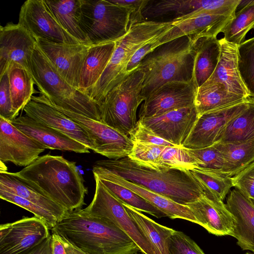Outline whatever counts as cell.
Returning <instances> with one entry per match:
<instances>
[{"label": "cell", "instance_id": "cell-1", "mask_svg": "<svg viewBox=\"0 0 254 254\" xmlns=\"http://www.w3.org/2000/svg\"><path fill=\"white\" fill-rule=\"evenodd\" d=\"M12 174L68 211L85 204L88 189L75 162L62 156L45 154Z\"/></svg>", "mask_w": 254, "mask_h": 254}, {"label": "cell", "instance_id": "cell-2", "mask_svg": "<svg viewBox=\"0 0 254 254\" xmlns=\"http://www.w3.org/2000/svg\"><path fill=\"white\" fill-rule=\"evenodd\" d=\"M94 164L181 204L186 205L205 195L204 188L190 170H157L143 167L128 157L104 159Z\"/></svg>", "mask_w": 254, "mask_h": 254}, {"label": "cell", "instance_id": "cell-3", "mask_svg": "<svg viewBox=\"0 0 254 254\" xmlns=\"http://www.w3.org/2000/svg\"><path fill=\"white\" fill-rule=\"evenodd\" d=\"M54 229L89 254H130L141 252L121 229L89 215L84 209L69 211Z\"/></svg>", "mask_w": 254, "mask_h": 254}, {"label": "cell", "instance_id": "cell-4", "mask_svg": "<svg viewBox=\"0 0 254 254\" xmlns=\"http://www.w3.org/2000/svg\"><path fill=\"white\" fill-rule=\"evenodd\" d=\"M194 58L192 40L188 36L161 44L147 54L138 65L144 73V100L168 82L194 80Z\"/></svg>", "mask_w": 254, "mask_h": 254}, {"label": "cell", "instance_id": "cell-5", "mask_svg": "<svg viewBox=\"0 0 254 254\" xmlns=\"http://www.w3.org/2000/svg\"><path fill=\"white\" fill-rule=\"evenodd\" d=\"M29 71L41 94L35 96L37 99L101 122L98 104L89 95L71 86L37 44L31 57Z\"/></svg>", "mask_w": 254, "mask_h": 254}, {"label": "cell", "instance_id": "cell-6", "mask_svg": "<svg viewBox=\"0 0 254 254\" xmlns=\"http://www.w3.org/2000/svg\"><path fill=\"white\" fill-rule=\"evenodd\" d=\"M173 22L143 21L129 25L127 33L116 41L110 60L89 96L99 105L108 93L127 74V66L137 50L160 37L172 26Z\"/></svg>", "mask_w": 254, "mask_h": 254}, {"label": "cell", "instance_id": "cell-7", "mask_svg": "<svg viewBox=\"0 0 254 254\" xmlns=\"http://www.w3.org/2000/svg\"><path fill=\"white\" fill-rule=\"evenodd\" d=\"M143 81L139 67L128 73L99 105L101 121L129 135L137 124V108L144 101L141 95Z\"/></svg>", "mask_w": 254, "mask_h": 254}, {"label": "cell", "instance_id": "cell-8", "mask_svg": "<svg viewBox=\"0 0 254 254\" xmlns=\"http://www.w3.org/2000/svg\"><path fill=\"white\" fill-rule=\"evenodd\" d=\"M130 14L110 0H81V24L91 45L116 41L127 32Z\"/></svg>", "mask_w": 254, "mask_h": 254}, {"label": "cell", "instance_id": "cell-9", "mask_svg": "<svg viewBox=\"0 0 254 254\" xmlns=\"http://www.w3.org/2000/svg\"><path fill=\"white\" fill-rule=\"evenodd\" d=\"M95 191L84 210L89 215L110 223L121 229L144 254H157L127 213L122 203L94 175Z\"/></svg>", "mask_w": 254, "mask_h": 254}, {"label": "cell", "instance_id": "cell-10", "mask_svg": "<svg viewBox=\"0 0 254 254\" xmlns=\"http://www.w3.org/2000/svg\"><path fill=\"white\" fill-rule=\"evenodd\" d=\"M31 100L47 104L58 110L77 124L87 134L93 146V151L109 159H120L131 152L133 142L128 136L102 122L53 106L33 96Z\"/></svg>", "mask_w": 254, "mask_h": 254}, {"label": "cell", "instance_id": "cell-11", "mask_svg": "<svg viewBox=\"0 0 254 254\" xmlns=\"http://www.w3.org/2000/svg\"><path fill=\"white\" fill-rule=\"evenodd\" d=\"M18 24L35 39L63 44H81L56 21L44 0H27L21 6Z\"/></svg>", "mask_w": 254, "mask_h": 254}, {"label": "cell", "instance_id": "cell-12", "mask_svg": "<svg viewBox=\"0 0 254 254\" xmlns=\"http://www.w3.org/2000/svg\"><path fill=\"white\" fill-rule=\"evenodd\" d=\"M50 235L45 223L35 216L1 224L0 254H26Z\"/></svg>", "mask_w": 254, "mask_h": 254}, {"label": "cell", "instance_id": "cell-13", "mask_svg": "<svg viewBox=\"0 0 254 254\" xmlns=\"http://www.w3.org/2000/svg\"><path fill=\"white\" fill-rule=\"evenodd\" d=\"M197 88L194 79L190 82L172 81L162 85L144 101L139 119L194 105Z\"/></svg>", "mask_w": 254, "mask_h": 254}, {"label": "cell", "instance_id": "cell-14", "mask_svg": "<svg viewBox=\"0 0 254 254\" xmlns=\"http://www.w3.org/2000/svg\"><path fill=\"white\" fill-rule=\"evenodd\" d=\"M48 148L0 116V161L26 167Z\"/></svg>", "mask_w": 254, "mask_h": 254}, {"label": "cell", "instance_id": "cell-15", "mask_svg": "<svg viewBox=\"0 0 254 254\" xmlns=\"http://www.w3.org/2000/svg\"><path fill=\"white\" fill-rule=\"evenodd\" d=\"M249 97L242 103L208 112L199 116L182 147L191 149H201L217 143L227 124L247 108Z\"/></svg>", "mask_w": 254, "mask_h": 254}, {"label": "cell", "instance_id": "cell-16", "mask_svg": "<svg viewBox=\"0 0 254 254\" xmlns=\"http://www.w3.org/2000/svg\"><path fill=\"white\" fill-rule=\"evenodd\" d=\"M234 16L215 15L204 10L196 11L173 21L172 26L154 39L153 43L156 48L184 36H188L192 39L216 37Z\"/></svg>", "mask_w": 254, "mask_h": 254}, {"label": "cell", "instance_id": "cell-17", "mask_svg": "<svg viewBox=\"0 0 254 254\" xmlns=\"http://www.w3.org/2000/svg\"><path fill=\"white\" fill-rule=\"evenodd\" d=\"M36 40L59 73L71 86L78 90L81 70L91 45L58 43L42 39Z\"/></svg>", "mask_w": 254, "mask_h": 254}, {"label": "cell", "instance_id": "cell-18", "mask_svg": "<svg viewBox=\"0 0 254 254\" xmlns=\"http://www.w3.org/2000/svg\"><path fill=\"white\" fill-rule=\"evenodd\" d=\"M198 118L195 105L138 120L161 138L182 146Z\"/></svg>", "mask_w": 254, "mask_h": 254}, {"label": "cell", "instance_id": "cell-19", "mask_svg": "<svg viewBox=\"0 0 254 254\" xmlns=\"http://www.w3.org/2000/svg\"><path fill=\"white\" fill-rule=\"evenodd\" d=\"M36 40L24 28L12 22L0 27V76L12 64L29 71V63Z\"/></svg>", "mask_w": 254, "mask_h": 254}, {"label": "cell", "instance_id": "cell-20", "mask_svg": "<svg viewBox=\"0 0 254 254\" xmlns=\"http://www.w3.org/2000/svg\"><path fill=\"white\" fill-rule=\"evenodd\" d=\"M197 224L217 236L233 237L236 220L223 201L212 200L204 195L188 203Z\"/></svg>", "mask_w": 254, "mask_h": 254}, {"label": "cell", "instance_id": "cell-21", "mask_svg": "<svg viewBox=\"0 0 254 254\" xmlns=\"http://www.w3.org/2000/svg\"><path fill=\"white\" fill-rule=\"evenodd\" d=\"M93 175L104 178L123 187L138 194L171 219H182L197 224V221L188 206L178 203L159 193L140 185L125 179L107 169L94 164Z\"/></svg>", "mask_w": 254, "mask_h": 254}, {"label": "cell", "instance_id": "cell-22", "mask_svg": "<svg viewBox=\"0 0 254 254\" xmlns=\"http://www.w3.org/2000/svg\"><path fill=\"white\" fill-rule=\"evenodd\" d=\"M10 122L20 131L46 146L48 149L78 153L90 152V149L84 144L26 115L17 117Z\"/></svg>", "mask_w": 254, "mask_h": 254}, {"label": "cell", "instance_id": "cell-23", "mask_svg": "<svg viewBox=\"0 0 254 254\" xmlns=\"http://www.w3.org/2000/svg\"><path fill=\"white\" fill-rule=\"evenodd\" d=\"M25 115L52 127L93 150L92 143L85 131L61 112L45 103L33 100L25 106Z\"/></svg>", "mask_w": 254, "mask_h": 254}, {"label": "cell", "instance_id": "cell-24", "mask_svg": "<svg viewBox=\"0 0 254 254\" xmlns=\"http://www.w3.org/2000/svg\"><path fill=\"white\" fill-rule=\"evenodd\" d=\"M226 205L236 220L233 237L242 250L254 253V204L238 190H230Z\"/></svg>", "mask_w": 254, "mask_h": 254}, {"label": "cell", "instance_id": "cell-25", "mask_svg": "<svg viewBox=\"0 0 254 254\" xmlns=\"http://www.w3.org/2000/svg\"><path fill=\"white\" fill-rule=\"evenodd\" d=\"M221 54L218 64L207 82H218L224 84L231 93L246 98L250 97L240 75L238 66V45L219 39Z\"/></svg>", "mask_w": 254, "mask_h": 254}, {"label": "cell", "instance_id": "cell-26", "mask_svg": "<svg viewBox=\"0 0 254 254\" xmlns=\"http://www.w3.org/2000/svg\"><path fill=\"white\" fill-rule=\"evenodd\" d=\"M208 0H148L142 10L144 21L158 22L175 21L196 11L205 10Z\"/></svg>", "mask_w": 254, "mask_h": 254}, {"label": "cell", "instance_id": "cell-27", "mask_svg": "<svg viewBox=\"0 0 254 254\" xmlns=\"http://www.w3.org/2000/svg\"><path fill=\"white\" fill-rule=\"evenodd\" d=\"M116 47V41L91 45L81 70L78 90L89 95L106 68Z\"/></svg>", "mask_w": 254, "mask_h": 254}, {"label": "cell", "instance_id": "cell-28", "mask_svg": "<svg viewBox=\"0 0 254 254\" xmlns=\"http://www.w3.org/2000/svg\"><path fill=\"white\" fill-rule=\"evenodd\" d=\"M192 40L195 52L194 79L198 88L214 72L220 59L221 45L216 37H203Z\"/></svg>", "mask_w": 254, "mask_h": 254}, {"label": "cell", "instance_id": "cell-29", "mask_svg": "<svg viewBox=\"0 0 254 254\" xmlns=\"http://www.w3.org/2000/svg\"><path fill=\"white\" fill-rule=\"evenodd\" d=\"M248 98L230 92L220 82L206 81L197 88L194 105L199 117L208 112L242 103Z\"/></svg>", "mask_w": 254, "mask_h": 254}, {"label": "cell", "instance_id": "cell-30", "mask_svg": "<svg viewBox=\"0 0 254 254\" xmlns=\"http://www.w3.org/2000/svg\"><path fill=\"white\" fill-rule=\"evenodd\" d=\"M44 1L56 21L69 35L81 44H90L81 27V0Z\"/></svg>", "mask_w": 254, "mask_h": 254}, {"label": "cell", "instance_id": "cell-31", "mask_svg": "<svg viewBox=\"0 0 254 254\" xmlns=\"http://www.w3.org/2000/svg\"><path fill=\"white\" fill-rule=\"evenodd\" d=\"M122 204L133 223L157 254H171V238L175 230L158 224L126 204Z\"/></svg>", "mask_w": 254, "mask_h": 254}, {"label": "cell", "instance_id": "cell-32", "mask_svg": "<svg viewBox=\"0 0 254 254\" xmlns=\"http://www.w3.org/2000/svg\"><path fill=\"white\" fill-rule=\"evenodd\" d=\"M0 190L16 194L52 212L61 220L69 212L7 170H0Z\"/></svg>", "mask_w": 254, "mask_h": 254}, {"label": "cell", "instance_id": "cell-33", "mask_svg": "<svg viewBox=\"0 0 254 254\" xmlns=\"http://www.w3.org/2000/svg\"><path fill=\"white\" fill-rule=\"evenodd\" d=\"M6 72L12 109L16 118L19 111L23 110L36 92L35 82L30 71L19 64H10Z\"/></svg>", "mask_w": 254, "mask_h": 254}, {"label": "cell", "instance_id": "cell-34", "mask_svg": "<svg viewBox=\"0 0 254 254\" xmlns=\"http://www.w3.org/2000/svg\"><path fill=\"white\" fill-rule=\"evenodd\" d=\"M224 160L223 174L232 177L254 162V138L242 142L214 144Z\"/></svg>", "mask_w": 254, "mask_h": 254}, {"label": "cell", "instance_id": "cell-35", "mask_svg": "<svg viewBox=\"0 0 254 254\" xmlns=\"http://www.w3.org/2000/svg\"><path fill=\"white\" fill-rule=\"evenodd\" d=\"M254 138V98L250 97L247 108L227 124L217 143H239Z\"/></svg>", "mask_w": 254, "mask_h": 254}, {"label": "cell", "instance_id": "cell-36", "mask_svg": "<svg viewBox=\"0 0 254 254\" xmlns=\"http://www.w3.org/2000/svg\"><path fill=\"white\" fill-rule=\"evenodd\" d=\"M241 2L243 6L221 32L226 41L237 45L244 42L248 32L254 28V0Z\"/></svg>", "mask_w": 254, "mask_h": 254}, {"label": "cell", "instance_id": "cell-37", "mask_svg": "<svg viewBox=\"0 0 254 254\" xmlns=\"http://www.w3.org/2000/svg\"><path fill=\"white\" fill-rule=\"evenodd\" d=\"M190 171L204 188L205 196L210 199L223 201L233 187L231 177L198 168Z\"/></svg>", "mask_w": 254, "mask_h": 254}, {"label": "cell", "instance_id": "cell-38", "mask_svg": "<svg viewBox=\"0 0 254 254\" xmlns=\"http://www.w3.org/2000/svg\"><path fill=\"white\" fill-rule=\"evenodd\" d=\"M96 176L121 202L157 218L167 217L164 212L133 191L111 181Z\"/></svg>", "mask_w": 254, "mask_h": 254}, {"label": "cell", "instance_id": "cell-39", "mask_svg": "<svg viewBox=\"0 0 254 254\" xmlns=\"http://www.w3.org/2000/svg\"><path fill=\"white\" fill-rule=\"evenodd\" d=\"M158 165L160 171L191 170L198 167L196 160L188 149L182 146H166L160 155Z\"/></svg>", "mask_w": 254, "mask_h": 254}, {"label": "cell", "instance_id": "cell-40", "mask_svg": "<svg viewBox=\"0 0 254 254\" xmlns=\"http://www.w3.org/2000/svg\"><path fill=\"white\" fill-rule=\"evenodd\" d=\"M238 66L250 97L254 98V37L238 45Z\"/></svg>", "mask_w": 254, "mask_h": 254}, {"label": "cell", "instance_id": "cell-41", "mask_svg": "<svg viewBox=\"0 0 254 254\" xmlns=\"http://www.w3.org/2000/svg\"><path fill=\"white\" fill-rule=\"evenodd\" d=\"M0 197L32 213L34 216L44 222L49 230H52L61 220L52 212L16 194L0 190Z\"/></svg>", "mask_w": 254, "mask_h": 254}, {"label": "cell", "instance_id": "cell-42", "mask_svg": "<svg viewBox=\"0 0 254 254\" xmlns=\"http://www.w3.org/2000/svg\"><path fill=\"white\" fill-rule=\"evenodd\" d=\"M166 146L133 142L132 151L127 157L140 166L160 171L159 160Z\"/></svg>", "mask_w": 254, "mask_h": 254}, {"label": "cell", "instance_id": "cell-43", "mask_svg": "<svg viewBox=\"0 0 254 254\" xmlns=\"http://www.w3.org/2000/svg\"><path fill=\"white\" fill-rule=\"evenodd\" d=\"M188 150L196 160L198 168L224 175V160L220 152L214 145L201 149Z\"/></svg>", "mask_w": 254, "mask_h": 254}, {"label": "cell", "instance_id": "cell-44", "mask_svg": "<svg viewBox=\"0 0 254 254\" xmlns=\"http://www.w3.org/2000/svg\"><path fill=\"white\" fill-rule=\"evenodd\" d=\"M233 187L254 200V162L231 177Z\"/></svg>", "mask_w": 254, "mask_h": 254}, {"label": "cell", "instance_id": "cell-45", "mask_svg": "<svg viewBox=\"0 0 254 254\" xmlns=\"http://www.w3.org/2000/svg\"><path fill=\"white\" fill-rule=\"evenodd\" d=\"M170 252L171 254H205L190 237L176 230L171 238Z\"/></svg>", "mask_w": 254, "mask_h": 254}, {"label": "cell", "instance_id": "cell-46", "mask_svg": "<svg viewBox=\"0 0 254 254\" xmlns=\"http://www.w3.org/2000/svg\"><path fill=\"white\" fill-rule=\"evenodd\" d=\"M129 138L133 142L161 146H178L156 135L139 120L136 127L130 133Z\"/></svg>", "mask_w": 254, "mask_h": 254}, {"label": "cell", "instance_id": "cell-47", "mask_svg": "<svg viewBox=\"0 0 254 254\" xmlns=\"http://www.w3.org/2000/svg\"><path fill=\"white\" fill-rule=\"evenodd\" d=\"M0 116L10 121L16 119L12 109L6 71L0 76Z\"/></svg>", "mask_w": 254, "mask_h": 254}, {"label": "cell", "instance_id": "cell-48", "mask_svg": "<svg viewBox=\"0 0 254 254\" xmlns=\"http://www.w3.org/2000/svg\"><path fill=\"white\" fill-rule=\"evenodd\" d=\"M111 2L127 9L129 12V25L144 21L142 10L148 0H110Z\"/></svg>", "mask_w": 254, "mask_h": 254}, {"label": "cell", "instance_id": "cell-49", "mask_svg": "<svg viewBox=\"0 0 254 254\" xmlns=\"http://www.w3.org/2000/svg\"><path fill=\"white\" fill-rule=\"evenodd\" d=\"M52 254H74L65 238L55 229L52 230Z\"/></svg>", "mask_w": 254, "mask_h": 254}, {"label": "cell", "instance_id": "cell-50", "mask_svg": "<svg viewBox=\"0 0 254 254\" xmlns=\"http://www.w3.org/2000/svg\"><path fill=\"white\" fill-rule=\"evenodd\" d=\"M26 254H52V235Z\"/></svg>", "mask_w": 254, "mask_h": 254}, {"label": "cell", "instance_id": "cell-51", "mask_svg": "<svg viewBox=\"0 0 254 254\" xmlns=\"http://www.w3.org/2000/svg\"><path fill=\"white\" fill-rule=\"evenodd\" d=\"M65 239L66 241L67 244H68V246L69 247L70 249L72 250V251L73 252L74 254H89L86 253L85 252L83 251L82 250H81V249H80L79 248L77 247L76 246H75L74 245H73V244L70 243L66 238H65Z\"/></svg>", "mask_w": 254, "mask_h": 254}, {"label": "cell", "instance_id": "cell-52", "mask_svg": "<svg viewBox=\"0 0 254 254\" xmlns=\"http://www.w3.org/2000/svg\"><path fill=\"white\" fill-rule=\"evenodd\" d=\"M144 254L143 253L141 252H138L132 253V254Z\"/></svg>", "mask_w": 254, "mask_h": 254}, {"label": "cell", "instance_id": "cell-53", "mask_svg": "<svg viewBox=\"0 0 254 254\" xmlns=\"http://www.w3.org/2000/svg\"><path fill=\"white\" fill-rule=\"evenodd\" d=\"M245 254H254V253H249V252H247Z\"/></svg>", "mask_w": 254, "mask_h": 254}, {"label": "cell", "instance_id": "cell-54", "mask_svg": "<svg viewBox=\"0 0 254 254\" xmlns=\"http://www.w3.org/2000/svg\"><path fill=\"white\" fill-rule=\"evenodd\" d=\"M252 201H253V203H254V200H252Z\"/></svg>", "mask_w": 254, "mask_h": 254}]
</instances>
